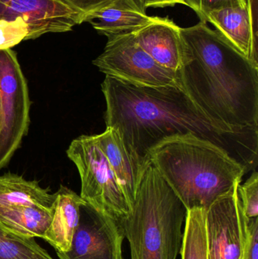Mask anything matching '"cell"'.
Segmentation results:
<instances>
[{"mask_svg":"<svg viewBox=\"0 0 258 259\" xmlns=\"http://www.w3.org/2000/svg\"><path fill=\"white\" fill-rule=\"evenodd\" d=\"M101 91L106 127L120 134L127 150L145 164L148 153L165 139L193 135L227 151L245 168L257 165L258 129L235 131L214 122L181 87L136 86L106 76Z\"/></svg>","mask_w":258,"mask_h":259,"instance_id":"cell-1","label":"cell"},{"mask_svg":"<svg viewBox=\"0 0 258 259\" xmlns=\"http://www.w3.org/2000/svg\"><path fill=\"white\" fill-rule=\"evenodd\" d=\"M180 36L179 78L194 104L223 127L258 129V65L201 21L180 27Z\"/></svg>","mask_w":258,"mask_h":259,"instance_id":"cell-2","label":"cell"},{"mask_svg":"<svg viewBox=\"0 0 258 259\" xmlns=\"http://www.w3.org/2000/svg\"><path fill=\"white\" fill-rule=\"evenodd\" d=\"M148 158L186 210H207L246 174L227 151L193 135L165 139Z\"/></svg>","mask_w":258,"mask_h":259,"instance_id":"cell-3","label":"cell"},{"mask_svg":"<svg viewBox=\"0 0 258 259\" xmlns=\"http://www.w3.org/2000/svg\"><path fill=\"white\" fill-rule=\"evenodd\" d=\"M187 210L156 167L142 175L131 211L120 221L132 259H177Z\"/></svg>","mask_w":258,"mask_h":259,"instance_id":"cell-4","label":"cell"},{"mask_svg":"<svg viewBox=\"0 0 258 259\" xmlns=\"http://www.w3.org/2000/svg\"><path fill=\"white\" fill-rule=\"evenodd\" d=\"M67 155L78 170L80 196L88 205L118 222L130 214V204L95 135L74 139Z\"/></svg>","mask_w":258,"mask_h":259,"instance_id":"cell-5","label":"cell"},{"mask_svg":"<svg viewBox=\"0 0 258 259\" xmlns=\"http://www.w3.org/2000/svg\"><path fill=\"white\" fill-rule=\"evenodd\" d=\"M0 169L21 146L30 125V103L27 80L12 49L0 50Z\"/></svg>","mask_w":258,"mask_h":259,"instance_id":"cell-6","label":"cell"},{"mask_svg":"<svg viewBox=\"0 0 258 259\" xmlns=\"http://www.w3.org/2000/svg\"><path fill=\"white\" fill-rule=\"evenodd\" d=\"M92 63L106 76L136 86L182 88L178 73L158 64L138 44L135 33L108 38L104 51Z\"/></svg>","mask_w":258,"mask_h":259,"instance_id":"cell-7","label":"cell"},{"mask_svg":"<svg viewBox=\"0 0 258 259\" xmlns=\"http://www.w3.org/2000/svg\"><path fill=\"white\" fill-rule=\"evenodd\" d=\"M237 183L205 211L209 259H243L250 219L238 195Z\"/></svg>","mask_w":258,"mask_h":259,"instance_id":"cell-8","label":"cell"},{"mask_svg":"<svg viewBox=\"0 0 258 259\" xmlns=\"http://www.w3.org/2000/svg\"><path fill=\"white\" fill-rule=\"evenodd\" d=\"M124 238L120 222L98 212L85 202L80 206V221L71 249L56 253L59 259H124Z\"/></svg>","mask_w":258,"mask_h":259,"instance_id":"cell-9","label":"cell"},{"mask_svg":"<svg viewBox=\"0 0 258 259\" xmlns=\"http://www.w3.org/2000/svg\"><path fill=\"white\" fill-rule=\"evenodd\" d=\"M84 15L63 0H0V20L22 19L27 39L48 33H63L83 23Z\"/></svg>","mask_w":258,"mask_h":259,"instance_id":"cell-10","label":"cell"},{"mask_svg":"<svg viewBox=\"0 0 258 259\" xmlns=\"http://www.w3.org/2000/svg\"><path fill=\"white\" fill-rule=\"evenodd\" d=\"M136 42L167 69L178 73L183 62L180 27L168 18H160L135 33Z\"/></svg>","mask_w":258,"mask_h":259,"instance_id":"cell-11","label":"cell"},{"mask_svg":"<svg viewBox=\"0 0 258 259\" xmlns=\"http://www.w3.org/2000/svg\"><path fill=\"white\" fill-rule=\"evenodd\" d=\"M159 18L147 15L135 0H116L85 15L83 22H89L98 33L110 38L137 33Z\"/></svg>","mask_w":258,"mask_h":259,"instance_id":"cell-12","label":"cell"},{"mask_svg":"<svg viewBox=\"0 0 258 259\" xmlns=\"http://www.w3.org/2000/svg\"><path fill=\"white\" fill-rule=\"evenodd\" d=\"M95 137L132 209L142 175L150 163L145 164L132 155L126 148L120 134L113 128L106 127L104 132Z\"/></svg>","mask_w":258,"mask_h":259,"instance_id":"cell-13","label":"cell"},{"mask_svg":"<svg viewBox=\"0 0 258 259\" xmlns=\"http://www.w3.org/2000/svg\"><path fill=\"white\" fill-rule=\"evenodd\" d=\"M207 22L212 23L236 50L258 65L257 39L253 33L248 5L209 12Z\"/></svg>","mask_w":258,"mask_h":259,"instance_id":"cell-14","label":"cell"},{"mask_svg":"<svg viewBox=\"0 0 258 259\" xmlns=\"http://www.w3.org/2000/svg\"><path fill=\"white\" fill-rule=\"evenodd\" d=\"M85 201L75 192L61 186L56 193L51 223L44 234V240L59 252L71 249L73 237L77 231L80 206Z\"/></svg>","mask_w":258,"mask_h":259,"instance_id":"cell-15","label":"cell"},{"mask_svg":"<svg viewBox=\"0 0 258 259\" xmlns=\"http://www.w3.org/2000/svg\"><path fill=\"white\" fill-rule=\"evenodd\" d=\"M56 193L39 186L36 181L7 173L0 176V206L36 205L53 209Z\"/></svg>","mask_w":258,"mask_h":259,"instance_id":"cell-16","label":"cell"},{"mask_svg":"<svg viewBox=\"0 0 258 259\" xmlns=\"http://www.w3.org/2000/svg\"><path fill=\"white\" fill-rule=\"evenodd\" d=\"M53 209L36 205L0 206V224L23 237L42 238L51 223Z\"/></svg>","mask_w":258,"mask_h":259,"instance_id":"cell-17","label":"cell"},{"mask_svg":"<svg viewBox=\"0 0 258 259\" xmlns=\"http://www.w3.org/2000/svg\"><path fill=\"white\" fill-rule=\"evenodd\" d=\"M205 211L199 208L187 210L180 252L182 259H209Z\"/></svg>","mask_w":258,"mask_h":259,"instance_id":"cell-18","label":"cell"},{"mask_svg":"<svg viewBox=\"0 0 258 259\" xmlns=\"http://www.w3.org/2000/svg\"><path fill=\"white\" fill-rule=\"evenodd\" d=\"M0 259H54L35 238L18 235L0 224Z\"/></svg>","mask_w":258,"mask_h":259,"instance_id":"cell-19","label":"cell"},{"mask_svg":"<svg viewBox=\"0 0 258 259\" xmlns=\"http://www.w3.org/2000/svg\"><path fill=\"white\" fill-rule=\"evenodd\" d=\"M237 191L245 216L250 220L257 218L258 175L256 170L245 184H239Z\"/></svg>","mask_w":258,"mask_h":259,"instance_id":"cell-20","label":"cell"},{"mask_svg":"<svg viewBox=\"0 0 258 259\" xmlns=\"http://www.w3.org/2000/svg\"><path fill=\"white\" fill-rule=\"evenodd\" d=\"M27 27L22 19L0 20V50L12 49L21 41L27 40Z\"/></svg>","mask_w":258,"mask_h":259,"instance_id":"cell-21","label":"cell"},{"mask_svg":"<svg viewBox=\"0 0 258 259\" xmlns=\"http://www.w3.org/2000/svg\"><path fill=\"white\" fill-rule=\"evenodd\" d=\"M246 0H184L183 5L189 6L196 12L201 22L205 23L206 15L209 12L224 8L245 6Z\"/></svg>","mask_w":258,"mask_h":259,"instance_id":"cell-22","label":"cell"},{"mask_svg":"<svg viewBox=\"0 0 258 259\" xmlns=\"http://www.w3.org/2000/svg\"><path fill=\"white\" fill-rule=\"evenodd\" d=\"M65 3L82 15H86L112 4L116 0H63Z\"/></svg>","mask_w":258,"mask_h":259,"instance_id":"cell-23","label":"cell"},{"mask_svg":"<svg viewBox=\"0 0 258 259\" xmlns=\"http://www.w3.org/2000/svg\"><path fill=\"white\" fill-rule=\"evenodd\" d=\"M243 259H258V219H251L248 223V235Z\"/></svg>","mask_w":258,"mask_h":259,"instance_id":"cell-24","label":"cell"},{"mask_svg":"<svg viewBox=\"0 0 258 259\" xmlns=\"http://www.w3.org/2000/svg\"><path fill=\"white\" fill-rule=\"evenodd\" d=\"M135 1L144 10H146L148 8H164L184 3V0H135Z\"/></svg>","mask_w":258,"mask_h":259,"instance_id":"cell-25","label":"cell"},{"mask_svg":"<svg viewBox=\"0 0 258 259\" xmlns=\"http://www.w3.org/2000/svg\"><path fill=\"white\" fill-rule=\"evenodd\" d=\"M246 2L251 17L253 33L256 39H257V0H246Z\"/></svg>","mask_w":258,"mask_h":259,"instance_id":"cell-26","label":"cell"},{"mask_svg":"<svg viewBox=\"0 0 258 259\" xmlns=\"http://www.w3.org/2000/svg\"><path fill=\"white\" fill-rule=\"evenodd\" d=\"M0 130H1V102H0Z\"/></svg>","mask_w":258,"mask_h":259,"instance_id":"cell-27","label":"cell"}]
</instances>
